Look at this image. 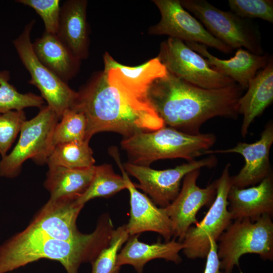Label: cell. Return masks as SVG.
Segmentation results:
<instances>
[{
    "label": "cell",
    "instance_id": "obj_27",
    "mask_svg": "<svg viewBox=\"0 0 273 273\" xmlns=\"http://www.w3.org/2000/svg\"><path fill=\"white\" fill-rule=\"evenodd\" d=\"M56 124L53 134L54 146L73 141L86 140L87 120L80 110L67 109Z\"/></svg>",
    "mask_w": 273,
    "mask_h": 273
},
{
    "label": "cell",
    "instance_id": "obj_29",
    "mask_svg": "<svg viewBox=\"0 0 273 273\" xmlns=\"http://www.w3.org/2000/svg\"><path fill=\"white\" fill-rule=\"evenodd\" d=\"M10 77L0 78V114L13 110H23L28 107L43 106L44 100L32 93L22 94L9 83Z\"/></svg>",
    "mask_w": 273,
    "mask_h": 273
},
{
    "label": "cell",
    "instance_id": "obj_33",
    "mask_svg": "<svg viewBox=\"0 0 273 273\" xmlns=\"http://www.w3.org/2000/svg\"><path fill=\"white\" fill-rule=\"evenodd\" d=\"M204 273H223L220 268V261L217 254V243L210 241V248L206 257Z\"/></svg>",
    "mask_w": 273,
    "mask_h": 273
},
{
    "label": "cell",
    "instance_id": "obj_14",
    "mask_svg": "<svg viewBox=\"0 0 273 273\" xmlns=\"http://www.w3.org/2000/svg\"><path fill=\"white\" fill-rule=\"evenodd\" d=\"M122 174L130 195V218L125 224L126 230L132 236L145 232L161 235L166 242L173 236L171 221L165 208L157 207L146 195L139 191L128 177L116 149L110 152Z\"/></svg>",
    "mask_w": 273,
    "mask_h": 273
},
{
    "label": "cell",
    "instance_id": "obj_17",
    "mask_svg": "<svg viewBox=\"0 0 273 273\" xmlns=\"http://www.w3.org/2000/svg\"><path fill=\"white\" fill-rule=\"evenodd\" d=\"M78 197L49 200L28 226L53 238L71 241L81 237L76 226L77 217L84 206L78 204Z\"/></svg>",
    "mask_w": 273,
    "mask_h": 273
},
{
    "label": "cell",
    "instance_id": "obj_20",
    "mask_svg": "<svg viewBox=\"0 0 273 273\" xmlns=\"http://www.w3.org/2000/svg\"><path fill=\"white\" fill-rule=\"evenodd\" d=\"M87 2L69 0L61 7L56 35L79 60L88 54V35L86 21Z\"/></svg>",
    "mask_w": 273,
    "mask_h": 273
},
{
    "label": "cell",
    "instance_id": "obj_23",
    "mask_svg": "<svg viewBox=\"0 0 273 273\" xmlns=\"http://www.w3.org/2000/svg\"><path fill=\"white\" fill-rule=\"evenodd\" d=\"M38 60L61 80L67 82L76 74L80 62L56 34L44 31L32 43Z\"/></svg>",
    "mask_w": 273,
    "mask_h": 273
},
{
    "label": "cell",
    "instance_id": "obj_34",
    "mask_svg": "<svg viewBox=\"0 0 273 273\" xmlns=\"http://www.w3.org/2000/svg\"><path fill=\"white\" fill-rule=\"evenodd\" d=\"M4 77H10V73L7 71H0V78Z\"/></svg>",
    "mask_w": 273,
    "mask_h": 273
},
{
    "label": "cell",
    "instance_id": "obj_12",
    "mask_svg": "<svg viewBox=\"0 0 273 273\" xmlns=\"http://www.w3.org/2000/svg\"><path fill=\"white\" fill-rule=\"evenodd\" d=\"M161 19L149 29L151 35H166L184 42H194L211 47L224 54L233 49L212 36L203 25L185 9L179 0H154Z\"/></svg>",
    "mask_w": 273,
    "mask_h": 273
},
{
    "label": "cell",
    "instance_id": "obj_13",
    "mask_svg": "<svg viewBox=\"0 0 273 273\" xmlns=\"http://www.w3.org/2000/svg\"><path fill=\"white\" fill-rule=\"evenodd\" d=\"M200 172V169H197L185 176L177 196L165 208L171 221L173 237L177 238L179 242L183 240L189 228L198 222L196 215L199 210L216 196V180L205 188L197 186Z\"/></svg>",
    "mask_w": 273,
    "mask_h": 273
},
{
    "label": "cell",
    "instance_id": "obj_6",
    "mask_svg": "<svg viewBox=\"0 0 273 273\" xmlns=\"http://www.w3.org/2000/svg\"><path fill=\"white\" fill-rule=\"evenodd\" d=\"M180 2L212 36L233 50L243 47L255 54H265L259 28L250 20L218 9L205 0Z\"/></svg>",
    "mask_w": 273,
    "mask_h": 273
},
{
    "label": "cell",
    "instance_id": "obj_7",
    "mask_svg": "<svg viewBox=\"0 0 273 273\" xmlns=\"http://www.w3.org/2000/svg\"><path fill=\"white\" fill-rule=\"evenodd\" d=\"M59 120L55 111L47 105L40 108L33 118L24 121L17 143L12 151L0 160V176L16 177L28 159L38 165L46 164L54 147L53 134Z\"/></svg>",
    "mask_w": 273,
    "mask_h": 273
},
{
    "label": "cell",
    "instance_id": "obj_10",
    "mask_svg": "<svg viewBox=\"0 0 273 273\" xmlns=\"http://www.w3.org/2000/svg\"><path fill=\"white\" fill-rule=\"evenodd\" d=\"M228 163L217 180L215 198L203 219L186 232L181 243L183 251L188 258H206L210 241L217 242L219 237L232 222L228 210V195L232 187Z\"/></svg>",
    "mask_w": 273,
    "mask_h": 273
},
{
    "label": "cell",
    "instance_id": "obj_2",
    "mask_svg": "<svg viewBox=\"0 0 273 273\" xmlns=\"http://www.w3.org/2000/svg\"><path fill=\"white\" fill-rule=\"evenodd\" d=\"M114 230L108 214L96 229L71 241L56 239L28 226L0 246V273H6L42 258L59 261L67 273H77L80 264L92 263L107 247Z\"/></svg>",
    "mask_w": 273,
    "mask_h": 273
},
{
    "label": "cell",
    "instance_id": "obj_18",
    "mask_svg": "<svg viewBox=\"0 0 273 273\" xmlns=\"http://www.w3.org/2000/svg\"><path fill=\"white\" fill-rule=\"evenodd\" d=\"M192 50L203 57L214 70L233 80L244 90L259 71L265 68L272 56L259 55L239 48L229 59H221L212 55L207 47L194 42H185Z\"/></svg>",
    "mask_w": 273,
    "mask_h": 273
},
{
    "label": "cell",
    "instance_id": "obj_21",
    "mask_svg": "<svg viewBox=\"0 0 273 273\" xmlns=\"http://www.w3.org/2000/svg\"><path fill=\"white\" fill-rule=\"evenodd\" d=\"M246 93L238 103V113L243 116L241 133L243 137L248 133L254 120L260 116L273 101V59L260 70L249 82Z\"/></svg>",
    "mask_w": 273,
    "mask_h": 273
},
{
    "label": "cell",
    "instance_id": "obj_9",
    "mask_svg": "<svg viewBox=\"0 0 273 273\" xmlns=\"http://www.w3.org/2000/svg\"><path fill=\"white\" fill-rule=\"evenodd\" d=\"M157 58L168 72L197 86L214 89L236 84L213 69L204 58L181 40L169 37L161 43Z\"/></svg>",
    "mask_w": 273,
    "mask_h": 273
},
{
    "label": "cell",
    "instance_id": "obj_32",
    "mask_svg": "<svg viewBox=\"0 0 273 273\" xmlns=\"http://www.w3.org/2000/svg\"><path fill=\"white\" fill-rule=\"evenodd\" d=\"M16 2L34 9L43 20L44 31L56 34L61 11L59 0H18Z\"/></svg>",
    "mask_w": 273,
    "mask_h": 273
},
{
    "label": "cell",
    "instance_id": "obj_15",
    "mask_svg": "<svg viewBox=\"0 0 273 273\" xmlns=\"http://www.w3.org/2000/svg\"><path fill=\"white\" fill-rule=\"evenodd\" d=\"M272 143L273 124L269 121L256 142H239L232 148L208 150L204 154L235 153L243 156L244 166L237 175L231 177L232 187L242 189L259 183L272 174L269 155Z\"/></svg>",
    "mask_w": 273,
    "mask_h": 273
},
{
    "label": "cell",
    "instance_id": "obj_25",
    "mask_svg": "<svg viewBox=\"0 0 273 273\" xmlns=\"http://www.w3.org/2000/svg\"><path fill=\"white\" fill-rule=\"evenodd\" d=\"M88 144V141L83 140L57 145L46 164L49 167L61 166L78 169L92 167L95 165V160Z\"/></svg>",
    "mask_w": 273,
    "mask_h": 273
},
{
    "label": "cell",
    "instance_id": "obj_22",
    "mask_svg": "<svg viewBox=\"0 0 273 273\" xmlns=\"http://www.w3.org/2000/svg\"><path fill=\"white\" fill-rule=\"evenodd\" d=\"M139 236H130L118 254L117 265L119 267L130 265L138 273H142L145 264L155 259H163L176 264L181 261L179 255L183 248L181 242L173 239L163 243L148 244L140 241Z\"/></svg>",
    "mask_w": 273,
    "mask_h": 273
},
{
    "label": "cell",
    "instance_id": "obj_4",
    "mask_svg": "<svg viewBox=\"0 0 273 273\" xmlns=\"http://www.w3.org/2000/svg\"><path fill=\"white\" fill-rule=\"evenodd\" d=\"M213 133L188 134L165 126L151 131L136 133L121 142L131 163L149 166L152 162L163 159L180 158L188 162L205 155L215 144Z\"/></svg>",
    "mask_w": 273,
    "mask_h": 273
},
{
    "label": "cell",
    "instance_id": "obj_24",
    "mask_svg": "<svg viewBox=\"0 0 273 273\" xmlns=\"http://www.w3.org/2000/svg\"><path fill=\"white\" fill-rule=\"evenodd\" d=\"M95 168V165L78 169L61 166L49 167L44 186L50 193L49 200L79 197L89 186Z\"/></svg>",
    "mask_w": 273,
    "mask_h": 273
},
{
    "label": "cell",
    "instance_id": "obj_28",
    "mask_svg": "<svg viewBox=\"0 0 273 273\" xmlns=\"http://www.w3.org/2000/svg\"><path fill=\"white\" fill-rule=\"evenodd\" d=\"M129 237L125 225L114 229L109 245L92 263V273H119L120 267L117 265L118 251Z\"/></svg>",
    "mask_w": 273,
    "mask_h": 273
},
{
    "label": "cell",
    "instance_id": "obj_30",
    "mask_svg": "<svg viewBox=\"0 0 273 273\" xmlns=\"http://www.w3.org/2000/svg\"><path fill=\"white\" fill-rule=\"evenodd\" d=\"M228 4L231 12L241 18L273 23L272 0H229Z\"/></svg>",
    "mask_w": 273,
    "mask_h": 273
},
{
    "label": "cell",
    "instance_id": "obj_5",
    "mask_svg": "<svg viewBox=\"0 0 273 273\" xmlns=\"http://www.w3.org/2000/svg\"><path fill=\"white\" fill-rule=\"evenodd\" d=\"M217 254L223 273H232L239 266L240 257L246 254L259 255L264 260L273 259V222L271 215L264 214L255 220H233L219 237Z\"/></svg>",
    "mask_w": 273,
    "mask_h": 273
},
{
    "label": "cell",
    "instance_id": "obj_8",
    "mask_svg": "<svg viewBox=\"0 0 273 273\" xmlns=\"http://www.w3.org/2000/svg\"><path fill=\"white\" fill-rule=\"evenodd\" d=\"M35 23L34 20L29 22L13 43L22 63L30 74L28 83L39 89L47 106L55 111L60 119L65 110L74 106L78 94L36 57L30 38Z\"/></svg>",
    "mask_w": 273,
    "mask_h": 273
},
{
    "label": "cell",
    "instance_id": "obj_3",
    "mask_svg": "<svg viewBox=\"0 0 273 273\" xmlns=\"http://www.w3.org/2000/svg\"><path fill=\"white\" fill-rule=\"evenodd\" d=\"M77 94L72 108L81 111L86 117L87 141L102 131L118 132L127 138L165 126L149 102L128 97L110 83L104 72L96 75Z\"/></svg>",
    "mask_w": 273,
    "mask_h": 273
},
{
    "label": "cell",
    "instance_id": "obj_19",
    "mask_svg": "<svg viewBox=\"0 0 273 273\" xmlns=\"http://www.w3.org/2000/svg\"><path fill=\"white\" fill-rule=\"evenodd\" d=\"M228 209L232 220H255L273 213V179L270 174L255 186L239 189L232 187L228 195Z\"/></svg>",
    "mask_w": 273,
    "mask_h": 273
},
{
    "label": "cell",
    "instance_id": "obj_16",
    "mask_svg": "<svg viewBox=\"0 0 273 273\" xmlns=\"http://www.w3.org/2000/svg\"><path fill=\"white\" fill-rule=\"evenodd\" d=\"M105 73L108 81L131 98L149 102L147 93L152 83L165 76L167 71L157 58L136 67L123 65L109 54L104 56Z\"/></svg>",
    "mask_w": 273,
    "mask_h": 273
},
{
    "label": "cell",
    "instance_id": "obj_11",
    "mask_svg": "<svg viewBox=\"0 0 273 273\" xmlns=\"http://www.w3.org/2000/svg\"><path fill=\"white\" fill-rule=\"evenodd\" d=\"M217 162V158L212 155L165 170H155L149 166L129 162L125 163L123 167L138 180L139 184L134 185L136 188L148 194L159 207L165 208L177 196L181 181L186 174L202 167H213Z\"/></svg>",
    "mask_w": 273,
    "mask_h": 273
},
{
    "label": "cell",
    "instance_id": "obj_26",
    "mask_svg": "<svg viewBox=\"0 0 273 273\" xmlns=\"http://www.w3.org/2000/svg\"><path fill=\"white\" fill-rule=\"evenodd\" d=\"M126 189L123 176L116 174L111 165L95 166L94 176L89 186L76 201L78 204L84 206L90 200L108 198Z\"/></svg>",
    "mask_w": 273,
    "mask_h": 273
},
{
    "label": "cell",
    "instance_id": "obj_1",
    "mask_svg": "<svg viewBox=\"0 0 273 273\" xmlns=\"http://www.w3.org/2000/svg\"><path fill=\"white\" fill-rule=\"evenodd\" d=\"M243 91L237 83L220 89L203 88L167 71L152 83L147 99L165 126L196 135L202 124L212 118H237Z\"/></svg>",
    "mask_w": 273,
    "mask_h": 273
},
{
    "label": "cell",
    "instance_id": "obj_31",
    "mask_svg": "<svg viewBox=\"0 0 273 273\" xmlns=\"http://www.w3.org/2000/svg\"><path fill=\"white\" fill-rule=\"evenodd\" d=\"M26 120L23 110H13L0 114V154L2 158L7 154Z\"/></svg>",
    "mask_w": 273,
    "mask_h": 273
}]
</instances>
